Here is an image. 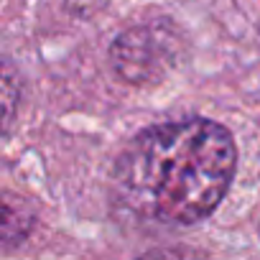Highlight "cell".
<instances>
[{
  "label": "cell",
  "mask_w": 260,
  "mask_h": 260,
  "mask_svg": "<svg viewBox=\"0 0 260 260\" xmlns=\"http://www.w3.org/2000/svg\"><path fill=\"white\" fill-rule=\"evenodd\" d=\"M235 169L230 130L207 117H184L141 130L117 156L112 181L125 207L143 219L186 227L219 207Z\"/></svg>",
  "instance_id": "cell-1"
},
{
  "label": "cell",
  "mask_w": 260,
  "mask_h": 260,
  "mask_svg": "<svg viewBox=\"0 0 260 260\" xmlns=\"http://www.w3.org/2000/svg\"><path fill=\"white\" fill-rule=\"evenodd\" d=\"M184 39L169 21L141 23L122 31L110 46V67L127 84H153L181 59Z\"/></svg>",
  "instance_id": "cell-2"
},
{
  "label": "cell",
  "mask_w": 260,
  "mask_h": 260,
  "mask_svg": "<svg viewBox=\"0 0 260 260\" xmlns=\"http://www.w3.org/2000/svg\"><path fill=\"white\" fill-rule=\"evenodd\" d=\"M13 87H16V74H13V69H11V61L6 59V72H3V117H6V133H8V125H11V120H13V102H16V92H13Z\"/></svg>",
  "instance_id": "cell-3"
},
{
  "label": "cell",
  "mask_w": 260,
  "mask_h": 260,
  "mask_svg": "<svg viewBox=\"0 0 260 260\" xmlns=\"http://www.w3.org/2000/svg\"><path fill=\"white\" fill-rule=\"evenodd\" d=\"M105 6H107V0H67V8L82 18H89L94 11H100Z\"/></svg>",
  "instance_id": "cell-4"
}]
</instances>
